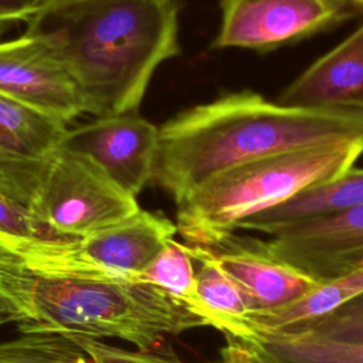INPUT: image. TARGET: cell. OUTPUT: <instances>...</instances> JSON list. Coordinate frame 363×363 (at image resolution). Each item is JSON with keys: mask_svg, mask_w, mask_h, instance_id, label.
I'll return each instance as SVG.
<instances>
[{"mask_svg": "<svg viewBox=\"0 0 363 363\" xmlns=\"http://www.w3.org/2000/svg\"><path fill=\"white\" fill-rule=\"evenodd\" d=\"M218 363H268L251 345L233 336H225Z\"/></svg>", "mask_w": 363, "mask_h": 363, "instance_id": "obj_23", "label": "cell"}, {"mask_svg": "<svg viewBox=\"0 0 363 363\" xmlns=\"http://www.w3.org/2000/svg\"><path fill=\"white\" fill-rule=\"evenodd\" d=\"M200 248L247 294L254 312L286 306L320 282L275 257L258 238L231 234L214 245Z\"/></svg>", "mask_w": 363, "mask_h": 363, "instance_id": "obj_12", "label": "cell"}, {"mask_svg": "<svg viewBox=\"0 0 363 363\" xmlns=\"http://www.w3.org/2000/svg\"><path fill=\"white\" fill-rule=\"evenodd\" d=\"M350 4H353L356 9H363V0H347Z\"/></svg>", "mask_w": 363, "mask_h": 363, "instance_id": "obj_25", "label": "cell"}, {"mask_svg": "<svg viewBox=\"0 0 363 363\" xmlns=\"http://www.w3.org/2000/svg\"><path fill=\"white\" fill-rule=\"evenodd\" d=\"M363 142L286 150L224 169L177 203V233L189 245L210 247L250 217L350 169Z\"/></svg>", "mask_w": 363, "mask_h": 363, "instance_id": "obj_4", "label": "cell"}, {"mask_svg": "<svg viewBox=\"0 0 363 363\" xmlns=\"http://www.w3.org/2000/svg\"><path fill=\"white\" fill-rule=\"evenodd\" d=\"M9 23H0V34L4 31V30H7L9 28Z\"/></svg>", "mask_w": 363, "mask_h": 363, "instance_id": "obj_26", "label": "cell"}, {"mask_svg": "<svg viewBox=\"0 0 363 363\" xmlns=\"http://www.w3.org/2000/svg\"><path fill=\"white\" fill-rule=\"evenodd\" d=\"M196 261L189 244L170 240L150 264L132 279L152 284L184 303L194 313L197 308L196 296Z\"/></svg>", "mask_w": 363, "mask_h": 363, "instance_id": "obj_18", "label": "cell"}, {"mask_svg": "<svg viewBox=\"0 0 363 363\" xmlns=\"http://www.w3.org/2000/svg\"><path fill=\"white\" fill-rule=\"evenodd\" d=\"M278 102L363 111V24L306 68L285 88Z\"/></svg>", "mask_w": 363, "mask_h": 363, "instance_id": "obj_13", "label": "cell"}, {"mask_svg": "<svg viewBox=\"0 0 363 363\" xmlns=\"http://www.w3.org/2000/svg\"><path fill=\"white\" fill-rule=\"evenodd\" d=\"M0 322L21 333L113 337L139 350L162 349L169 336L207 326L160 288L128 278H44L0 247Z\"/></svg>", "mask_w": 363, "mask_h": 363, "instance_id": "obj_3", "label": "cell"}, {"mask_svg": "<svg viewBox=\"0 0 363 363\" xmlns=\"http://www.w3.org/2000/svg\"><path fill=\"white\" fill-rule=\"evenodd\" d=\"M196 269V312L211 326L240 340L248 336L254 306L247 294L197 245H190Z\"/></svg>", "mask_w": 363, "mask_h": 363, "instance_id": "obj_16", "label": "cell"}, {"mask_svg": "<svg viewBox=\"0 0 363 363\" xmlns=\"http://www.w3.org/2000/svg\"><path fill=\"white\" fill-rule=\"evenodd\" d=\"M363 206V169H347L332 180L309 187L289 200L245 220L240 230L268 234L302 220L336 214Z\"/></svg>", "mask_w": 363, "mask_h": 363, "instance_id": "obj_15", "label": "cell"}, {"mask_svg": "<svg viewBox=\"0 0 363 363\" xmlns=\"http://www.w3.org/2000/svg\"><path fill=\"white\" fill-rule=\"evenodd\" d=\"M0 94L67 123L84 113L68 68L41 37L27 31L0 43Z\"/></svg>", "mask_w": 363, "mask_h": 363, "instance_id": "obj_10", "label": "cell"}, {"mask_svg": "<svg viewBox=\"0 0 363 363\" xmlns=\"http://www.w3.org/2000/svg\"><path fill=\"white\" fill-rule=\"evenodd\" d=\"M302 332L343 342H363V294L316 320Z\"/></svg>", "mask_w": 363, "mask_h": 363, "instance_id": "obj_20", "label": "cell"}, {"mask_svg": "<svg viewBox=\"0 0 363 363\" xmlns=\"http://www.w3.org/2000/svg\"><path fill=\"white\" fill-rule=\"evenodd\" d=\"M157 138L159 128L135 111L67 129L60 147L89 157L122 189L138 196L150 183Z\"/></svg>", "mask_w": 363, "mask_h": 363, "instance_id": "obj_8", "label": "cell"}, {"mask_svg": "<svg viewBox=\"0 0 363 363\" xmlns=\"http://www.w3.org/2000/svg\"><path fill=\"white\" fill-rule=\"evenodd\" d=\"M67 125L0 94V194L30 206Z\"/></svg>", "mask_w": 363, "mask_h": 363, "instance_id": "obj_11", "label": "cell"}, {"mask_svg": "<svg viewBox=\"0 0 363 363\" xmlns=\"http://www.w3.org/2000/svg\"><path fill=\"white\" fill-rule=\"evenodd\" d=\"M262 241L275 257L319 281L363 267V206L291 223Z\"/></svg>", "mask_w": 363, "mask_h": 363, "instance_id": "obj_9", "label": "cell"}, {"mask_svg": "<svg viewBox=\"0 0 363 363\" xmlns=\"http://www.w3.org/2000/svg\"><path fill=\"white\" fill-rule=\"evenodd\" d=\"M336 142H363V111L289 106L250 91L225 94L159 126L150 183L177 204L224 169Z\"/></svg>", "mask_w": 363, "mask_h": 363, "instance_id": "obj_1", "label": "cell"}, {"mask_svg": "<svg viewBox=\"0 0 363 363\" xmlns=\"http://www.w3.org/2000/svg\"><path fill=\"white\" fill-rule=\"evenodd\" d=\"M0 233L20 237L41 235L28 210L3 194H0Z\"/></svg>", "mask_w": 363, "mask_h": 363, "instance_id": "obj_22", "label": "cell"}, {"mask_svg": "<svg viewBox=\"0 0 363 363\" xmlns=\"http://www.w3.org/2000/svg\"><path fill=\"white\" fill-rule=\"evenodd\" d=\"M174 0H48L28 18L72 75L84 113L138 111L156 68L179 54Z\"/></svg>", "mask_w": 363, "mask_h": 363, "instance_id": "obj_2", "label": "cell"}, {"mask_svg": "<svg viewBox=\"0 0 363 363\" xmlns=\"http://www.w3.org/2000/svg\"><path fill=\"white\" fill-rule=\"evenodd\" d=\"M89 356L92 363H183L172 352L156 350H128L102 343L98 339L71 336Z\"/></svg>", "mask_w": 363, "mask_h": 363, "instance_id": "obj_21", "label": "cell"}, {"mask_svg": "<svg viewBox=\"0 0 363 363\" xmlns=\"http://www.w3.org/2000/svg\"><path fill=\"white\" fill-rule=\"evenodd\" d=\"M0 363H92L85 350L60 333H23L0 342Z\"/></svg>", "mask_w": 363, "mask_h": 363, "instance_id": "obj_19", "label": "cell"}, {"mask_svg": "<svg viewBox=\"0 0 363 363\" xmlns=\"http://www.w3.org/2000/svg\"><path fill=\"white\" fill-rule=\"evenodd\" d=\"M268 363H363V342H343L311 332L255 335L247 340Z\"/></svg>", "mask_w": 363, "mask_h": 363, "instance_id": "obj_17", "label": "cell"}, {"mask_svg": "<svg viewBox=\"0 0 363 363\" xmlns=\"http://www.w3.org/2000/svg\"><path fill=\"white\" fill-rule=\"evenodd\" d=\"M176 234L177 225L170 218L140 208L119 223L77 238L0 233V247L26 271L44 278L132 279Z\"/></svg>", "mask_w": 363, "mask_h": 363, "instance_id": "obj_5", "label": "cell"}, {"mask_svg": "<svg viewBox=\"0 0 363 363\" xmlns=\"http://www.w3.org/2000/svg\"><path fill=\"white\" fill-rule=\"evenodd\" d=\"M356 10L347 0H221L213 47L267 52L325 31Z\"/></svg>", "mask_w": 363, "mask_h": 363, "instance_id": "obj_7", "label": "cell"}, {"mask_svg": "<svg viewBox=\"0 0 363 363\" xmlns=\"http://www.w3.org/2000/svg\"><path fill=\"white\" fill-rule=\"evenodd\" d=\"M27 210L41 235L77 238L119 223L140 207L136 196L94 160L58 146Z\"/></svg>", "mask_w": 363, "mask_h": 363, "instance_id": "obj_6", "label": "cell"}, {"mask_svg": "<svg viewBox=\"0 0 363 363\" xmlns=\"http://www.w3.org/2000/svg\"><path fill=\"white\" fill-rule=\"evenodd\" d=\"M362 294L363 267L320 281L312 291L286 306L267 312H252L248 316V336L244 340L255 335L302 332Z\"/></svg>", "mask_w": 363, "mask_h": 363, "instance_id": "obj_14", "label": "cell"}, {"mask_svg": "<svg viewBox=\"0 0 363 363\" xmlns=\"http://www.w3.org/2000/svg\"><path fill=\"white\" fill-rule=\"evenodd\" d=\"M48 0H0V23L13 24L16 20H28Z\"/></svg>", "mask_w": 363, "mask_h": 363, "instance_id": "obj_24", "label": "cell"}]
</instances>
